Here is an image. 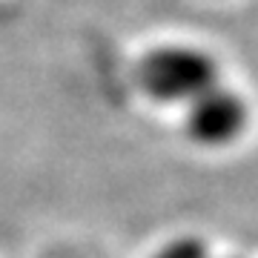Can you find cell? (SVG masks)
<instances>
[{"label": "cell", "mask_w": 258, "mask_h": 258, "mask_svg": "<svg viewBox=\"0 0 258 258\" xmlns=\"http://www.w3.org/2000/svg\"><path fill=\"white\" fill-rule=\"evenodd\" d=\"M138 83L147 95L166 103H189L218 86V63L192 46L152 49L138 63Z\"/></svg>", "instance_id": "6da1fadb"}, {"label": "cell", "mask_w": 258, "mask_h": 258, "mask_svg": "<svg viewBox=\"0 0 258 258\" xmlns=\"http://www.w3.org/2000/svg\"><path fill=\"white\" fill-rule=\"evenodd\" d=\"M244 123H247V103L230 89L212 86L195 101H189L186 132L198 144H207V147L230 144L244 129Z\"/></svg>", "instance_id": "7a4b0ae2"}, {"label": "cell", "mask_w": 258, "mask_h": 258, "mask_svg": "<svg viewBox=\"0 0 258 258\" xmlns=\"http://www.w3.org/2000/svg\"><path fill=\"white\" fill-rule=\"evenodd\" d=\"M152 258H210V249L198 238H178L169 241L164 249H158Z\"/></svg>", "instance_id": "3957f363"}]
</instances>
